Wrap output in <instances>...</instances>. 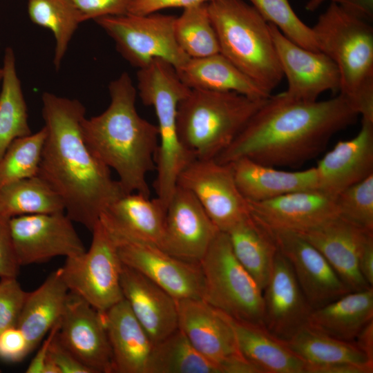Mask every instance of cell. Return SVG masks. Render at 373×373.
<instances>
[{
	"instance_id": "33",
	"label": "cell",
	"mask_w": 373,
	"mask_h": 373,
	"mask_svg": "<svg viewBox=\"0 0 373 373\" xmlns=\"http://www.w3.org/2000/svg\"><path fill=\"white\" fill-rule=\"evenodd\" d=\"M65 212L59 195L39 175L8 183L0 188V213L16 216Z\"/></svg>"
},
{
	"instance_id": "51",
	"label": "cell",
	"mask_w": 373,
	"mask_h": 373,
	"mask_svg": "<svg viewBox=\"0 0 373 373\" xmlns=\"http://www.w3.org/2000/svg\"><path fill=\"white\" fill-rule=\"evenodd\" d=\"M354 343L373 361V321L361 330Z\"/></svg>"
},
{
	"instance_id": "44",
	"label": "cell",
	"mask_w": 373,
	"mask_h": 373,
	"mask_svg": "<svg viewBox=\"0 0 373 373\" xmlns=\"http://www.w3.org/2000/svg\"><path fill=\"white\" fill-rule=\"evenodd\" d=\"M10 220L0 213V278L17 277L20 267L12 245Z\"/></svg>"
},
{
	"instance_id": "6",
	"label": "cell",
	"mask_w": 373,
	"mask_h": 373,
	"mask_svg": "<svg viewBox=\"0 0 373 373\" xmlns=\"http://www.w3.org/2000/svg\"><path fill=\"white\" fill-rule=\"evenodd\" d=\"M266 99L234 92L191 89L178 108V133L182 144L195 160L216 159Z\"/></svg>"
},
{
	"instance_id": "30",
	"label": "cell",
	"mask_w": 373,
	"mask_h": 373,
	"mask_svg": "<svg viewBox=\"0 0 373 373\" xmlns=\"http://www.w3.org/2000/svg\"><path fill=\"white\" fill-rule=\"evenodd\" d=\"M68 293L61 267L37 289L28 292L17 327L25 335L32 351L61 319Z\"/></svg>"
},
{
	"instance_id": "5",
	"label": "cell",
	"mask_w": 373,
	"mask_h": 373,
	"mask_svg": "<svg viewBox=\"0 0 373 373\" xmlns=\"http://www.w3.org/2000/svg\"><path fill=\"white\" fill-rule=\"evenodd\" d=\"M207 8L220 52L271 95L284 76L269 23L243 0H212Z\"/></svg>"
},
{
	"instance_id": "27",
	"label": "cell",
	"mask_w": 373,
	"mask_h": 373,
	"mask_svg": "<svg viewBox=\"0 0 373 373\" xmlns=\"http://www.w3.org/2000/svg\"><path fill=\"white\" fill-rule=\"evenodd\" d=\"M238 350L260 373H305L307 363L264 325L229 316Z\"/></svg>"
},
{
	"instance_id": "37",
	"label": "cell",
	"mask_w": 373,
	"mask_h": 373,
	"mask_svg": "<svg viewBox=\"0 0 373 373\" xmlns=\"http://www.w3.org/2000/svg\"><path fill=\"white\" fill-rule=\"evenodd\" d=\"M207 3L186 8L175 19V39L190 58H201L220 52Z\"/></svg>"
},
{
	"instance_id": "15",
	"label": "cell",
	"mask_w": 373,
	"mask_h": 373,
	"mask_svg": "<svg viewBox=\"0 0 373 373\" xmlns=\"http://www.w3.org/2000/svg\"><path fill=\"white\" fill-rule=\"evenodd\" d=\"M219 231L193 194L177 185L166 207L159 247L179 259L200 263Z\"/></svg>"
},
{
	"instance_id": "40",
	"label": "cell",
	"mask_w": 373,
	"mask_h": 373,
	"mask_svg": "<svg viewBox=\"0 0 373 373\" xmlns=\"http://www.w3.org/2000/svg\"><path fill=\"white\" fill-rule=\"evenodd\" d=\"M338 215L373 231V174L347 187L334 198Z\"/></svg>"
},
{
	"instance_id": "48",
	"label": "cell",
	"mask_w": 373,
	"mask_h": 373,
	"mask_svg": "<svg viewBox=\"0 0 373 373\" xmlns=\"http://www.w3.org/2000/svg\"><path fill=\"white\" fill-rule=\"evenodd\" d=\"M373 364L339 363L326 365L306 364L305 373H372Z\"/></svg>"
},
{
	"instance_id": "4",
	"label": "cell",
	"mask_w": 373,
	"mask_h": 373,
	"mask_svg": "<svg viewBox=\"0 0 373 373\" xmlns=\"http://www.w3.org/2000/svg\"><path fill=\"white\" fill-rule=\"evenodd\" d=\"M319 51L336 64L339 94L362 118L373 120V28L331 1L312 28Z\"/></svg>"
},
{
	"instance_id": "32",
	"label": "cell",
	"mask_w": 373,
	"mask_h": 373,
	"mask_svg": "<svg viewBox=\"0 0 373 373\" xmlns=\"http://www.w3.org/2000/svg\"><path fill=\"white\" fill-rule=\"evenodd\" d=\"M0 91V158L16 139L32 133L13 49L4 51Z\"/></svg>"
},
{
	"instance_id": "49",
	"label": "cell",
	"mask_w": 373,
	"mask_h": 373,
	"mask_svg": "<svg viewBox=\"0 0 373 373\" xmlns=\"http://www.w3.org/2000/svg\"><path fill=\"white\" fill-rule=\"evenodd\" d=\"M347 12L370 23L373 19V0H330Z\"/></svg>"
},
{
	"instance_id": "2",
	"label": "cell",
	"mask_w": 373,
	"mask_h": 373,
	"mask_svg": "<svg viewBox=\"0 0 373 373\" xmlns=\"http://www.w3.org/2000/svg\"><path fill=\"white\" fill-rule=\"evenodd\" d=\"M358 115L340 94L311 102L284 93L271 95L214 160L225 164L247 157L273 167L298 166L317 156Z\"/></svg>"
},
{
	"instance_id": "41",
	"label": "cell",
	"mask_w": 373,
	"mask_h": 373,
	"mask_svg": "<svg viewBox=\"0 0 373 373\" xmlns=\"http://www.w3.org/2000/svg\"><path fill=\"white\" fill-rule=\"evenodd\" d=\"M0 278L1 332L17 325L28 292L23 290L16 277Z\"/></svg>"
},
{
	"instance_id": "38",
	"label": "cell",
	"mask_w": 373,
	"mask_h": 373,
	"mask_svg": "<svg viewBox=\"0 0 373 373\" xmlns=\"http://www.w3.org/2000/svg\"><path fill=\"white\" fill-rule=\"evenodd\" d=\"M46 137V130L44 126L10 144L0 158V188L38 174Z\"/></svg>"
},
{
	"instance_id": "3",
	"label": "cell",
	"mask_w": 373,
	"mask_h": 373,
	"mask_svg": "<svg viewBox=\"0 0 373 373\" xmlns=\"http://www.w3.org/2000/svg\"><path fill=\"white\" fill-rule=\"evenodd\" d=\"M108 91V108L83 119L84 138L93 153L117 173L126 193L150 197L146 175L155 169L157 127L138 114L137 89L127 73L111 81Z\"/></svg>"
},
{
	"instance_id": "54",
	"label": "cell",
	"mask_w": 373,
	"mask_h": 373,
	"mask_svg": "<svg viewBox=\"0 0 373 373\" xmlns=\"http://www.w3.org/2000/svg\"><path fill=\"white\" fill-rule=\"evenodd\" d=\"M0 372H1V370H0Z\"/></svg>"
},
{
	"instance_id": "24",
	"label": "cell",
	"mask_w": 373,
	"mask_h": 373,
	"mask_svg": "<svg viewBox=\"0 0 373 373\" xmlns=\"http://www.w3.org/2000/svg\"><path fill=\"white\" fill-rule=\"evenodd\" d=\"M166 207L157 198L125 193L111 203L99 220L113 236L160 246Z\"/></svg>"
},
{
	"instance_id": "12",
	"label": "cell",
	"mask_w": 373,
	"mask_h": 373,
	"mask_svg": "<svg viewBox=\"0 0 373 373\" xmlns=\"http://www.w3.org/2000/svg\"><path fill=\"white\" fill-rule=\"evenodd\" d=\"M10 228L19 266L46 262L57 256L73 257L86 251L65 212L13 217Z\"/></svg>"
},
{
	"instance_id": "20",
	"label": "cell",
	"mask_w": 373,
	"mask_h": 373,
	"mask_svg": "<svg viewBox=\"0 0 373 373\" xmlns=\"http://www.w3.org/2000/svg\"><path fill=\"white\" fill-rule=\"evenodd\" d=\"M316 169L317 190L333 198L373 174V120L362 118L357 135L338 142L318 162Z\"/></svg>"
},
{
	"instance_id": "9",
	"label": "cell",
	"mask_w": 373,
	"mask_h": 373,
	"mask_svg": "<svg viewBox=\"0 0 373 373\" xmlns=\"http://www.w3.org/2000/svg\"><path fill=\"white\" fill-rule=\"evenodd\" d=\"M175 17L156 12L126 13L95 21L113 39L118 52L132 66L142 68L153 59H161L179 71L190 57L175 39Z\"/></svg>"
},
{
	"instance_id": "39",
	"label": "cell",
	"mask_w": 373,
	"mask_h": 373,
	"mask_svg": "<svg viewBox=\"0 0 373 373\" xmlns=\"http://www.w3.org/2000/svg\"><path fill=\"white\" fill-rule=\"evenodd\" d=\"M249 1L269 23L289 40L307 50L319 51L312 28L298 17L288 0Z\"/></svg>"
},
{
	"instance_id": "29",
	"label": "cell",
	"mask_w": 373,
	"mask_h": 373,
	"mask_svg": "<svg viewBox=\"0 0 373 373\" xmlns=\"http://www.w3.org/2000/svg\"><path fill=\"white\" fill-rule=\"evenodd\" d=\"M373 321V287L350 291L311 312L307 326L332 337L354 341Z\"/></svg>"
},
{
	"instance_id": "31",
	"label": "cell",
	"mask_w": 373,
	"mask_h": 373,
	"mask_svg": "<svg viewBox=\"0 0 373 373\" xmlns=\"http://www.w3.org/2000/svg\"><path fill=\"white\" fill-rule=\"evenodd\" d=\"M227 233L234 256L263 291L278 251L269 231L250 214Z\"/></svg>"
},
{
	"instance_id": "13",
	"label": "cell",
	"mask_w": 373,
	"mask_h": 373,
	"mask_svg": "<svg viewBox=\"0 0 373 373\" xmlns=\"http://www.w3.org/2000/svg\"><path fill=\"white\" fill-rule=\"evenodd\" d=\"M111 236L122 263L142 274L176 300L203 298L204 280L200 263L175 258L155 245Z\"/></svg>"
},
{
	"instance_id": "21",
	"label": "cell",
	"mask_w": 373,
	"mask_h": 373,
	"mask_svg": "<svg viewBox=\"0 0 373 373\" xmlns=\"http://www.w3.org/2000/svg\"><path fill=\"white\" fill-rule=\"evenodd\" d=\"M341 216H336L312 229L296 232L325 257L350 291L370 287L358 268V254L367 233Z\"/></svg>"
},
{
	"instance_id": "14",
	"label": "cell",
	"mask_w": 373,
	"mask_h": 373,
	"mask_svg": "<svg viewBox=\"0 0 373 373\" xmlns=\"http://www.w3.org/2000/svg\"><path fill=\"white\" fill-rule=\"evenodd\" d=\"M178 328L204 356L222 373H234L246 360L240 354L227 314L202 298L177 300Z\"/></svg>"
},
{
	"instance_id": "43",
	"label": "cell",
	"mask_w": 373,
	"mask_h": 373,
	"mask_svg": "<svg viewBox=\"0 0 373 373\" xmlns=\"http://www.w3.org/2000/svg\"><path fill=\"white\" fill-rule=\"evenodd\" d=\"M31 351L25 335L17 326L0 332V358L2 360L18 362Z\"/></svg>"
},
{
	"instance_id": "52",
	"label": "cell",
	"mask_w": 373,
	"mask_h": 373,
	"mask_svg": "<svg viewBox=\"0 0 373 373\" xmlns=\"http://www.w3.org/2000/svg\"><path fill=\"white\" fill-rule=\"evenodd\" d=\"M325 1L326 0H309L305 6V9L308 11H314Z\"/></svg>"
},
{
	"instance_id": "50",
	"label": "cell",
	"mask_w": 373,
	"mask_h": 373,
	"mask_svg": "<svg viewBox=\"0 0 373 373\" xmlns=\"http://www.w3.org/2000/svg\"><path fill=\"white\" fill-rule=\"evenodd\" d=\"M60 320L48 332V337L44 341L41 348L38 350L27 367L26 373H43L44 364L48 357L49 346L59 329Z\"/></svg>"
},
{
	"instance_id": "46",
	"label": "cell",
	"mask_w": 373,
	"mask_h": 373,
	"mask_svg": "<svg viewBox=\"0 0 373 373\" xmlns=\"http://www.w3.org/2000/svg\"><path fill=\"white\" fill-rule=\"evenodd\" d=\"M211 1L212 0H131L128 13L148 15L166 8L184 9L195 5L207 3Z\"/></svg>"
},
{
	"instance_id": "42",
	"label": "cell",
	"mask_w": 373,
	"mask_h": 373,
	"mask_svg": "<svg viewBox=\"0 0 373 373\" xmlns=\"http://www.w3.org/2000/svg\"><path fill=\"white\" fill-rule=\"evenodd\" d=\"M82 22L128 13L131 0H70Z\"/></svg>"
},
{
	"instance_id": "26",
	"label": "cell",
	"mask_w": 373,
	"mask_h": 373,
	"mask_svg": "<svg viewBox=\"0 0 373 373\" xmlns=\"http://www.w3.org/2000/svg\"><path fill=\"white\" fill-rule=\"evenodd\" d=\"M229 164L240 192L249 202L265 201L287 193L318 188L316 167L287 171L247 157L238 158Z\"/></svg>"
},
{
	"instance_id": "11",
	"label": "cell",
	"mask_w": 373,
	"mask_h": 373,
	"mask_svg": "<svg viewBox=\"0 0 373 373\" xmlns=\"http://www.w3.org/2000/svg\"><path fill=\"white\" fill-rule=\"evenodd\" d=\"M177 185L193 194L220 231L227 233L250 215L229 163L195 160L180 173Z\"/></svg>"
},
{
	"instance_id": "28",
	"label": "cell",
	"mask_w": 373,
	"mask_h": 373,
	"mask_svg": "<svg viewBox=\"0 0 373 373\" xmlns=\"http://www.w3.org/2000/svg\"><path fill=\"white\" fill-rule=\"evenodd\" d=\"M178 75L191 89L234 92L252 99H265V92L220 52L201 58H190Z\"/></svg>"
},
{
	"instance_id": "1",
	"label": "cell",
	"mask_w": 373,
	"mask_h": 373,
	"mask_svg": "<svg viewBox=\"0 0 373 373\" xmlns=\"http://www.w3.org/2000/svg\"><path fill=\"white\" fill-rule=\"evenodd\" d=\"M41 101L46 137L37 175L59 195L69 218L91 231L106 208L126 193L85 142L82 102L50 92Z\"/></svg>"
},
{
	"instance_id": "18",
	"label": "cell",
	"mask_w": 373,
	"mask_h": 373,
	"mask_svg": "<svg viewBox=\"0 0 373 373\" xmlns=\"http://www.w3.org/2000/svg\"><path fill=\"white\" fill-rule=\"evenodd\" d=\"M279 64L287 80V97L316 101L327 90L339 91L340 75L334 62L325 53L304 48L269 23Z\"/></svg>"
},
{
	"instance_id": "35",
	"label": "cell",
	"mask_w": 373,
	"mask_h": 373,
	"mask_svg": "<svg viewBox=\"0 0 373 373\" xmlns=\"http://www.w3.org/2000/svg\"><path fill=\"white\" fill-rule=\"evenodd\" d=\"M147 373H222L178 328L153 345Z\"/></svg>"
},
{
	"instance_id": "16",
	"label": "cell",
	"mask_w": 373,
	"mask_h": 373,
	"mask_svg": "<svg viewBox=\"0 0 373 373\" xmlns=\"http://www.w3.org/2000/svg\"><path fill=\"white\" fill-rule=\"evenodd\" d=\"M61 343L92 373H113L103 313L69 291L57 334Z\"/></svg>"
},
{
	"instance_id": "10",
	"label": "cell",
	"mask_w": 373,
	"mask_h": 373,
	"mask_svg": "<svg viewBox=\"0 0 373 373\" xmlns=\"http://www.w3.org/2000/svg\"><path fill=\"white\" fill-rule=\"evenodd\" d=\"M91 232L89 249L66 258L61 270L69 291L104 312L124 299L120 284L122 262L114 240L100 220Z\"/></svg>"
},
{
	"instance_id": "23",
	"label": "cell",
	"mask_w": 373,
	"mask_h": 373,
	"mask_svg": "<svg viewBox=\"0 0 373 373\" xmlns=\"http://www.w3.org/2000/svg\"><path fill=\"white\" fill-rule=\"evenodd\" d=\"M124 298L153 345L178 328L177 300L137 270L122 263Z\"/></svg>"
},
{
	"instance_id": "36",
	"label": "cell",
	"mask_w": 373,
	"mask_h": 373,
	"mask_svg": "<svg viewBox=\"0 0 373 373\" xmlns=\"http://www.w3.org/2000/svg\"><path fill=\"white\" fill-rule=\"evenodd\" d=\"M28 12L34 23L53 34V64L58 70L75 32L82 22L79 12L70 0H28Z\"/></svg>"
},
{
	"instance_id": "47",
	"label": "cell",
	"mask_w": 373,
	"mask_h": 373,
	"mask_svg": "<svg viewBox=\"0 0 373 373\" xmlns=\"http://www.w3.org/2000/svg\"><path fill=\"white\" fill-rule=\"evenodd\" d=\"M359 271L370 286H373V232L367 233L361 246L358 254Z\"/></svg>"
},
{
	"instance_id": "19",
	"label": "cell",
	"mask_w": 373,
	"mask_h": 373,
	"mask_svg": "<svg viewBox=\"0 0 373 373\" xmlns=\"http://www.w3.org/2000/svg\"><path fill=\"white\" fill-rule=\"evenodd\" d=\"M262 295L264 326L271 334L287 341L307 325L313 309L289 261L279 251Z\"/></svg>"
},
{
	"instance_id": "25",
	"label": "cell",
	"mask_w": 373,
	"mask_h": 373,
	"mask_svg": "<svg viewBox=\"0 0 373 373\" xmlns=\"http://www.w3.org/2000/svg\"><path fill=\"white\" fill-rule=\"evenodd\" d=\"M116 373H147L153 343L124 298L102 312Z\"/></svg>"
},
{
	"instance_id": "22",
	"label": "cell",
	"mask_w": 373,
	"mask_h": 373,
	"mask_svg": "<svg viewBox=\"0 0 373 373\" xmlns=\"http://www.w3.org/2000/svg\"><path fill=\"white\" fill-rule=\"evenodd\" d=\"M251 216L273 229L304 231L338 216L334 198L318 190L298 191L262 201H248Z\"/></svg>"
},
{
	"instance_id": "8",
	"label": "cell",
	"mask_w": 373,
	"mask_h": 373,
	"mask_svg": "<svg viewBox=\"0 0 373 373\" xmlns=\"http://www.w3.org/2000/svg\"><path fill=\"white\" fill-rule=\"evenodd\" d=\"M200 265L203 300L233 318L264 325L262 290L234 256L227 233L218 232Z\"/></svg>"
},
{
	"instance_id": "45",
	"label": "cell",
	"mask_w": 373,
	"mask_h": 373,
	"mask_svg": "<svg viewBox=\"0 0 373 373\" xmlns=\"http://www.w3.org/2000/svg\"><path fill=\"white\" fill-rule=\"evenodd\" d=\"M57 334L50 344L48 356L56 364L60 373H92L61 343Z\"/></svg>"
},
{
	"instance_id": "53",
	"label": "cell",
	"mask_w": 373,
	"mask_h": 373,
	"mask_svg": "<svg viewBox=\"0 0 373 373\" xmlns=\"http://www.w3.org/2000/svg\"><path fill=\"white\" fill-rule=\"evenodd\" d=\"M2 75H3L2 68H0V82H1Z\"/></svg>"
},
{
	"instance_id": "7",
	"label": "cell",
	"mask_w": 373,
	"mask_h": 373,
	"mask_svg": "<svg viewBox=\"0 0 373 373\" xmlns=\"http://www.w3.org/2000/svg\"><path fill=\"white\" fill-rule=\"evenodd\" d=\"M137 79V92L142 102L153 107L157 119L154 186L156 198L166 208L180 173L195 160L182 144L177 126L178 104L191 88L181 81L175 68L161 59L139 68Z\"/></svg>"
},
{
	"instance_id": "34",
	"label": "cell",
	"mask_w": 373,
	"mask_h": 373,
	"mask_svg": "<svg viewBox=\"0 0 373 373\" xmlns=\"http://www.w3.org/2000/svg\"><path fill=\"white\" fill-rule=\"evenodd\" d=\"M286 342L309 365L373 364L354 343L332 337L307 325Z\"/></svg>"
},
{
	"instance_id": "17",
	"label": "cell",
	"mask_w": 373,
	"mask_h": 373,
	"mask_svg": "<svg viewBox=\"0 0 373 373\" xmlns=\"http://www.w3.org/2000/svg\"><path fill=\"white\" fill-rule=\"evenodd\" d=\"M265 227L289 261L312 309L350 292L325 257L305 238L292 231Z\"/></svg>"
}]
</instances>
